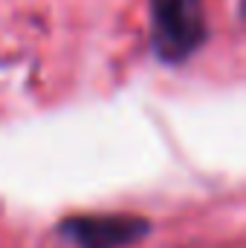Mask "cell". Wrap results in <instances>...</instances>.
<instances>
[{
    "label": "cell",
    "mask_w": 246,
    "mask_h": 248,
    "mask_svg": "<svg viewBox=\"0 0 246 248\" xmlns=\"http://www.w3.org/2000/svg\"><path fill=\"white\" fill-rule=\"evenodd\" d=\"M151 49L162 63H185L209 38L203 0H148Z\"/></svg>",
    "instance_id": "obj_1"
},
{
    "label": "cell",
    "mask_w": 246,
    "mask_h": 248,
    "mask_svg": "<svg viewBox=\"0 0 246 248\" xmlns=\"http://www.w3.org/2000/svg\"><path fill=\"white\" fill-rule=\"evenodd\" d=\"M151 231L154 225L133 214H81L58 222V234L75 248H130Z\"/></svg>",
    "instance_id": "obj_2"
}]
</instances>
